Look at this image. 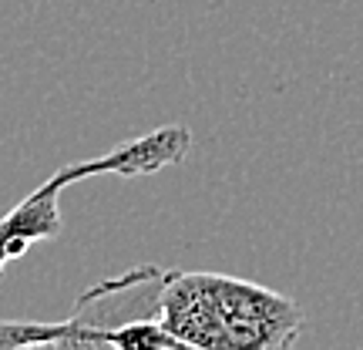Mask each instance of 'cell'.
Returning a JSON list of instances; mask_svg holds the SVG:
<instances>
[{
  "label": "cell",
  "instance_id": "cell-2",
  "mask_svg": "<svg viewBox=\"0 0 363 350\" xmlns=\"http://www.w3.org/2000/svg\"><path fill=\"white\" fill-rule=\"evenodd\" d=\"M165 266H131L84 290L65 320H0V350L21 347H179L158 324V293Z\"/></svg>",
  "mask_w": 363,
  "mask_h": 350
},
{
  "label": "cell",
  "instance_id": "cell-1",
  "mask_svg": "<svg viewBox=\"0 0 363 350\" xmlns=\"http://www.w3.org/2000/svg\"><path fill=\"white\" fill-rule=\"evenodd\" d=\"M158 324L189 350H289L306 317L286 293L242 276L165 270Z\"/></svg>",
  "mask_w": 363,
  "mask_h": 350
},
{
  "label": "cell",
  "instance_id": "cell-3",
  "mask_svg": "<svg viewBox=\"0 0 363 350\" xmlns=\"http://www.w3.org/2000/svg\"><path fill=\"white\" fill-rule=\"evenodd\" d=\"M192 152V131L185 125H162L155 131H145L131 142L115 145L111 152L84 162H67L51 179H44L30 195H24L11 212L0 216V280L13 260H21L34 243L57 239L65 229L61 216V192L74 182L94 179V175H121V179H138V175H155V172L179 165Z\"/></svg>",
  "mask_w": 363,
  "mask_h": 350
}]
</instances>
